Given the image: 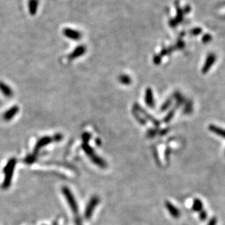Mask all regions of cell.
Here are the masks:
<instances>
[{
	"label": "cell",
	"instance_id": "obj_1",
	"mask_svg": "<svg viewBox=\"0 0 225 225\" xmlns=\"http://www.w3.org/2000/svg\"><path fill=\"white\" fill-rule=\"evenodd\" d=\"M15 163H16V161H15V159H10L5 168V177L4 183H3V187L4 188H8L10 187V183H11L12 175H13L14 169H15Z\"/></svg>",
	"mask_w": 225,
	"mask_h": 225
},
{
	"label": "cell",
	"instance_id": "obj_2",
	"mask_svg": "<svg viewBox=\"0 0 225 225\" xmlns=\"http://www.w3.org/2000/svg\"><path fill=\"white\" fill-rule=\"evenodd\" d=\"M62 192H63V194H64L66 199L67 202H68L69 205H70V208L72 210V211L74 212V213H77L78 212V205L77 202H76L75 198L72 194V192L70 191V189L68 187H63L62 188Z\"/></svg>",
	"mask_w": 225,
	"mask_h": 225
},
{
	"label": "cell",
	"instance_id": "obj_3",
	"mask_svg": "<svg viewBox=\"0 0 225 225\" xmlns=\"http://www.w3.org/2000/svg\"><path fill=\"white\" fill-rule=\"evenodd\" d=\"M99 202H100V199H99L98 197L93 196V197H91V199L90 200L89 203H88L85 208V219H90V217L93 215L95 207L98 205Z\"/></svg>",
	"mask_w": 225,
	"mask_h": 225
},
{
	"label": "cell",
	"instance_id": "obj_4",
	"mask_svg": "<svg viewBox=\"0 0 225 225\" xmlns=\"http://www.w3.org/2000/svg\"><path fill=\"white\" fill-rule=\"evenodd\" d=\"M133 109H134V110H136V111H137V112L142 113V114L143 115V116H145V118H146V119H147V120H149V121H151L152 123L153 124L155 125L156 127H157H157H160V122L158 120L155 119V118H154V117L152 116H151V115L149 114L147 111H146V110L143 109V108L141 107V105H140V104H137V103H135V104H134Z\"/></svg>",
	"mask_w": 225,
	"mask_h": 225
},
{
	"label": "cell",
	"instance_id": "obj_5",
	"mask_svg": "<svg viewBox=\"0 0 225 225\" xmlns=\"http://www.w3.org/2000/svg\"><path fill=\"white\" fill-rule=\"evenodd\" d=\"M217 61V56H216L214 54H210L207 56L206 59H205V61L204 63V65H203V68H202V72L203 74L207 73L210 69L211 68V67L213 66L214 64Z\"/></svg>",
	"mask_w": 225,
	"mask_h": 225
},
{
	"label": "cell",
	"instance_id": "obj_6",
	"mask_svg": "<svg viewBox=\"0 0 225 225\" xmlns=\"http://www.w3.org/2000/svg\"><path fill=\"white\" fill-rule=\"evenodd\" d=\"M145 102H146V105L150 108H155V100H154L153 92H152L151 88H146V92H145Z\"/></svg>",
	"mask_w": 225,
	"mask_h": 225
},
{
	"label": "cell",
	"instance_id": "obj_7",
	"mask_svg": "<svg viewBox=\"0 0 225 225\" xmlns=\"http://www.w3.org/2000/svg\"><path fill=\"white\" fill-rule=\"evenodd\" d=\"M165 206L167 210L169 212V213L175 219H178V218L180 217L181 216V213L179 210L177 209V208L174 205H173L171 202L169 201H166L165 203Z\"/></svg>",
	"mask_w": 225,
	"mask_h": 225
},
{
	"label": "cell",
	"instance_id": "obj_8",
	"mask_svg": "<svg viewBox=\"0 0 225 225\" xmlns=\"http://www.w3.org/2000/svg\"><path fill=\"white\" fill-rule=\"evenodd\" d=\"M90 159H91V161L93 162L94 164L98 165V167H101V168H106L107 167V164L105 161L102 158H101L100 157L97 156L95 154H93V155L90 156Z\"/></svg>",
	"mask_w": 225,
	"mask_h": 225
},
{
	"label": "cell",
	"instance_id": "obj_9",
	"mask_svg": "<svg viewBox=\"0 0 225 225\" xmlns=\"http://www.w3.org/2000/svg\"><path fill=\"white\" fill-rule=\"evenodd\" d=\"M18 112V106H14L12 108L9 109L5 113L3 118H4V120H5V121H10V120H11L17 114Z\"/></svg>",
	"mask_w": 225,
	"mask_h": 225
},
{
	"label": "cell",
	"instance_id": "obj_10",
	"mask_svg": "<svg viewBox=\"0 0 225 225\" xmlns=\"http://www.w3.org/2000/svg\"><path fill=\"white\" fill-rule=\"evenodd\" d=\"M208 129L210 130V132H213V133L217 134V135L220 136L222 138L225 139V129L221 128V127H217V126L211 124L209 125Z\"/></svg>",
	"mask_w": 225,
	"mask_h": 225
},
{
	"label": "cell",
	"instance_id": "obj_11",
	"mask_svg": "<svg viewBox=\"0 0 225 225\" xmlns=\"http://www.w3.org/2000/svg\"><path fill=\"white\" fill-rule=\"evenodd\" d=\"M0 91L2 92L3 94L7 97H11L12 96V91L9 86L5 84L0 83Z\"/></svg>",
	"mask_w": 225,
	"mask_h": 225
},
{
	"label": "cell",
	"instance_id": "obj_12",
	"mask_svg": "<svg viewBox=\"0 0 225 225\" xmlns=\"http://www.w3.org/2000/svg\"><path fill=\"white\" fill-rule=\"evenodd\" d=\"M192 210L195 212H201L202 210H203V203L201 200L196 198L194 200L192 204Z\"/></svg>",
	"mask_w": 225,
	"mask_h": 225
},
{
	"label": "cell",
	"instance_id": "obj_13",
	"mask_svg": "<svg viewBox=\"0 0 225 225\" xmlns=\"http://www.w3.org/2000/svg\"><path fill=\"white\" fill-rule=\"evenodd\" d=\"M50 142H51V138L50 137H42V139L40 140V141H39L38 142H37L35 148H36V150L40 149V148H42V147L47 146V145L49 144Z\"/></svg>",
	"mask_w": 225,
	"mask_h": 225
},
{
	"label": "cell",
	"instance_id": "obj_14",
	"mask_svg": "<svg viewBox=\"0 0 225 225\" xmlns=\"http://www.w3.org/2000/svg\"><path fill=\"white\" fill-rule=\"evenodd\" d=\"M173 97L176 100V107H180L185 102V99L179 93V92H175L173 94Z\"/></svg>",
	"mask_w": 225,
	"mask_h": 225
},
{
	"label": "cell",
	"instance_id": "obj_15",
	"mask_svg": "<svg viewBox=\"0 0 225 225\" xmlns=\"http://www.w3.org/2000/svg\"><path fill=\"white\" fill-rule=\"evenodd\" d=\"M193 109V104L192 102L190 100L187 101L185 102V105H184V110H183V113L184 114H190L192 112Z\"/></svg>",
	"mask_w": 225,
	"mask_h": 225
},
{
	"label": "cell",
	"instance_id": "obj_16",
	"mask_svg": "<svg viewBox=\"0 0 225 225\" xmlns=\"http://www.w3.org/2000/svg\"><path fill=\"white\" fill-rule=\"evenodd\" d=\"M119 81L123 85H130L132 82V80H131L130 77L127 75H122L119 77Z\"/></svg>",
	"mask_w": 225,
	"mask_h": 225
},
{
	"label": "cell",
	"instance_id": "obj_17",
	"mask_svg": "<svg viewBox=\"0 0 225 225\" xmlns=\"http://www.w3.org/2000/svg\"><path fill=\"white\" fill-rule=\"evenodd\" d=\"M82 148H83V150H84V151L86 153V154H88L89 157L93 155V154H95L93 148H91V147H90L88 143H84V144L82 145Z\"/></svg>",
	"mask_w": 225,
	"mask_h": 225
},
{
	"label": "cell",
	"instance_id": "obj_18",
	"mask_svg": "<svg viewBox=\"0 0 225 225\" xmlns=\"http://www.w3.org/2000/svg\"><path fill=\"white\" fill-rule=\"evenodd\" d=\"M172 104V99L171 98H169L168 99V100H166V101L164 102V103L161 105L160 107V111H162V112H164V111H166V110H168V108H170V106Z\"/></svg>",
	"mask_w": 225,
	"mask_h": 225
},
{
	"label": "cell",
	"instance_id": "obj_19",
	"mask_svg": "<svg viewBox=\"0 0 225 225\" xmlns=\"http://www.w3.org/2000/svg\"><path fill=\"white\" fill-rule=\"evenodd\" d=\"M174 115H175V109H172L171 111H170L168 114L164 117L163 121L165 122V123H168V122H170L171 121L172 118H173Z\"/></svg>",
	"mask_w": 225,
	"mask_h": 225
},
{
	"label": "cell",
	"instance_id": "obj_20",
	"mask_svg": "<svg viewBox=\"0 0 225 225\" xmlns=\"http://www.w3.org/2000/svg\"><path fill=\"white\" fill-rule=\"evenodd\" d=\"M133 115H134V116H135V118H136V120H137L140 124H143V125L146 124V120H145L144 118H143L142 117L140 116L139 113L134 109H133Z\"/></svg>",
	"mask_w": 225,
	"mask_h": 225
},
{
	"label": "cell",
	"instance_id": "obj_21",
	"mask_svg": "<svg viewBox=\"0 0 225 225\" xmlns=\"http://www.w3.org/2000/svg\"><path fill=\"white\" fill-rule=\"evenodd\" d=\"M67 36H69L71 38H73V39H75V40H77V39L80 38L79 37L81 36V35L79 32H77V31H69H69H67Z\"/></svg>",
	"mask_w": 225,
	"mask_h": 225
},
{
	"label": "cell",
	"instance_id": "obj_22",
	"mask_svg": "<svg viewBox=\"0 0 225 225\" xmlns=\"http://www.w3.org/2000/svg\"><path fill=\"white\" fill-rule=\"evenodd\" d=\"M158 133V131L157 129H149L147 131V133H146V135H147L148 137L149 138H153L155 137L157 134Z\"/></svg>",
	"mask_w": 225,
	"mask_h": 225
},
{
	"label": "cell",
	"instance_id": "obj_23",
	"mask_svg": "<svg viewBox=\"0 0 225 225\" xmlns=\"http://www.w3.org/2000/svg\"><path fill=\"white\" fill-rule=\"evenodd\" d=\"M207 217H208V214H207V213L205 210H202L201 212H200L199 213V217L200 219H201V221H205V219H207Z\"/></svg>",
	"mask_w": 225,
	"mask_h": 225
},
{
	"label": "cell",
	"instance_id": "obj_24",
	"mask_svg": "<svg viewBox=\"0 0 225 225\" xmlns=\"http://www.w3.org/2000/svg\"><path fill=\"white\" fill-rule=\"evenodd\" d=\"M82 138H83V141H84V143H88V141H89L90 138V134L86 132V133H85L84 134H83Z\"/></svg>",
	"mask_w": 225,
	"mask_h": 225
},
{
	"label": "cell",
	"instance_id": "obj_25",
	"mask_svg": "<svg viewBox=\"0 0 225 225\" xmlns=\"http://www.w3.org/2000/svg\"><path fill=\"white\" fill-rule=\"evenodd\" d=\"M217 217H212L208 221V224L207 225H217Z\"/></svg>",
	"mask_w": 225,
	"mask_h": 225
},
{
	"label": "cell",
	"instance_id": "obj_26",
	"mask_svg": "<svg viewBox=\"0 0 225 225\" xmlns=\"http://www.w3.org/2000/svg\"><path fill=\"white\" fill-rule=\"evenodd\" d=\"M161 56H156L154 58V63L156 64V65H159L161 61Z\"/></svg>",
	"mask_w": 225,
	"mask_h": 225
},
{
	"label": "cell",
	"instance_id": "obj_27",
	"mask_svg": "<svg viewBox=\"0 0 225 225\" xmlns=\"http://www.w3.org/2000/svg\"><path fill=\"white\" fill-rule=\"evenodd\" d=\"M170 151H170V148H168L167 149H166V160H167V159H169Z\"/></svg>",
	"mask_w": 225,
	"mask_h": 225
},
{
	"label": "cell",
	"instance_id": "obj_28",
	"mask_svg": "<svg viewBox=\"0 0 225 225\" xmlns=\"http://www.w3.org/2000/svg\"><path fill=\"white\" fill-rule=\"evenodd\" d=\"M211 37L209 35H205V38H203V41H204V42H208V41H209V40H211Z\"/></svg>",
	"mask_w": 225,
	"mask_h": 225
},
{
	"label": "cell",
	"instance_id": "obj_29",
	"mask_svg": "<svg viewBox=\"0 0 225 225\" xmlns=\"http://www.w3.org/2000/svg\"><path fill=\"white\" fill-rule=\"evenodd\" d=\"M168 129H162V130H161L159 133H160V134H161V135H164V134L168 133Z\"/></svg>",
	"mask_w": 225,
	"mask_h": 225
},
{
	"label": "cell",
	"instance_id": "obj_30",
	"mask_svg": "<svg viewBox=\"0 0 225 225\" xmlns=\"http://www.w3.org/2000/svg\"><path fill=\"white\" fill-rule=\"evenodd\" d=\"M76 225H82V221H81V219H79V218H77L76 219Z\"/></svg>",
	"mask_w": 225,
	"mask_h": 225
},
{
	"label": "cell",
	"instance_id": "obj_31",
	"mask_svg": "<svg viewBox=\"0 0 225 225\" xmlns=\"http://www.w3.org/2000/svg\"><path fill=\"white\" fill-rule=\"evenodd\" d=\"M201 30L200 29H194V31H193L192 33H193V35H199V34L201 33Z\"/></svg>",
	"mask_w": 225,
	"mask_h": 225
}]
</instances>
